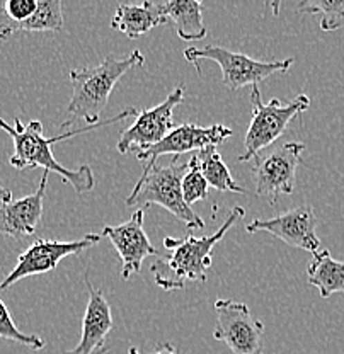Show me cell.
Wrapping results in <instances>:
<instances>
[{"label": "cell", "instance_id": "cell-20", "mask_svg": "<svg viewBox=\"0 0 344 354\" xmlns=\"http://www.w3.org/2000/svg\"><path fill=\"white\" fill-rule=\"evenodd\" d=\"M64 0H39L38 10L29 21L22 22L17 32H60L64 29Z\"/></svg>", "mask_w": 344, "mask_h": 354}, {"label": "cell", "instance_id": "cell-1", "mask_svg": "<svg viewBox=\"0 0 344 354\" xmlns=\"http://www.w3.org/2000/svg\"><path fill=\"white\" fill-rule=\"evenodd\" d=\"M138 111L135 108H127L123 113L116 114V116L109 118L106 121H99L96 124H87V127L80 128V130H70L64 131L60 135L53 136V138H46L43 135V124L42 121H31L28 124H22L19 118H14V124H9L6 120L0 118V128L12 138L14 142V153L10 157L9 164L17 171H28V169L43 167L48 172H57L62 177L64 183H69L77 193H89L94 189L96 179L94 172L89 165H80L77 169H66L60 162L55 158L51 145L64 140H70L73 136L84 135V133L101 128L105 124L116 123V121L127 120L128 116H136Z\"/></svg>", "mask_w": 344, "mask_h": 354}, {"label": "cell", "instance_id": "cell-10", "mask_svg": "<svg viewBox=\"0 0 344 354\" xmlns=\"http://www.w3.org/2000/svg\"><path fill=\"white\" fill-rule=\"evenodd\" d=\"M99 241H101V235L98 234H87L82 239H79V241L72 242L44 241V239H39V241L31 243L17 257L16 268L0 283V290H7L14 283L28 278V276L44 274V272L53 271V269H57V266L62 259L73 256V254H82L84 250L91 249L96 243H99Z\"/></svg>", "mask_w": 344, "mask_h": 354}, {"label": "cell", "instance_id": "cell-14", "mask_svg": "<svg viewBox=\"0 0 344 354\" xmlns=\"http://www.w3.org/2000/svg\"><path fill=\"white\" fill-rule=\"evenodd\" d=\"M86 286L89 300L82 320V337L73 349L64 354H106L108 353V335L113 329V313L105 295L89 279L86 272Z\"/></svg>", "mask_w": 344, "mask_h": 354}, {"label": "cell", "instance_id": "cell-21", "mask_svg": "<svg viewBox=\"0 0 344 354\" xmlns=\"http://www.w3.org/2000/svg\"><path fill=\"white\" fill-rule=\"evenodd\" d=\"M298 12L319 14L320 29L336 31L344 22V0H300Z\"/></svg>", "mask_w": 344, "mask_h": 354}, {"label": "cell", "instance_id": "cell-6", "mask_svg": "<svg viewBox=\"0 0 344 354\" xmlns=\"http://www.w3.org/2000/svg\"><path fill=\"white\" fill-rule=\"evenodd\" d=\"M184 58L194 66L196 72L201 73V62L212 60L220 66L224 86L230 92L239 91L246 86H257L275 73H287L293 65V58L280 62H259L244 53L227 50L221 46L208 44L205 48H186Z\"/></svg>", "mask_w": 344, "mask_h": 354}, {"label": "cell", "instance_id": "cell-3", "mask_svg": "<svg viewBox=\"0 0 344 354\" xmlns=\"http://www.w3.org/2000/svg\"><path fill=\"white\" fill-rule=\"evenodd\" d=\"M145 64V57L138 50L132 51L127 58H106L102 64L86 68H73L70 72L72 99L69 102V118L62 123V130L70 131L77 121L89 124L99 123L101 113L106 109L109 95L121 77L132 68H138Z\"/></svg>", "mask_w": 344, "mask_h": 354}, {"label": "cell", "instance_id": "cell-5", "mask_svg": "<svg viewBox=\"0 0 344 354\" xmlns=\"http://www.w3.org/2000/svg\"><path fill=\"white\" fill-rule=\"evenodd\" d=\"M251 102H253V120L244 138V152L237 158L239 162L254 160L262 149L275 143L283 135L295 118L310 108V97L307 94H298L288 104H281L276 97L266 104L262 102L257 86H253Z\"/></svg>", "mask_w": 344, "mask_h": 354}, {"label": "cell", "instance_id": "cell-12", "mask_svg": "<svg viewBox=\"0 0 344 354\" xmlns=\"http://www.w3.org/2000/svg\"><path fill=\"white\" fill-rule=\"evenodd\" d=\"M317 223H319V220H317L312 206L302 205L281 213L275 218H257L251 221L246 227V232L247 234L268 232V234L283 241L287 245L316 254L317 250H320V241L316 234Z\"/></svg>", "mask_w": 344, "mask_h": 354}, {"label": "cell", "instance_id": "cell-22", "mask_svg": "<svg viewBox=\"0 0 344 354\" xmlns=\"http://www.w3.org/2000/svg\"><path fill=\"white\" fill-rule=\"evenodd\" d=\"M181 187H183V198L188 206L194 205L196 201H201V199L208 196L210 184L203 176L201 169H199V162L196 155H193L188 162V171L183 176V180H181Z\"/></svg>", "mask_w": 344, "mask_h": 354}, {"label": "cell", "instance_id": "cell-26", "mask_svg": "<svg viewBox=\"0 0 344 354\" xmlns=\"http://www.w3.org/2000/svg\"><path fill=\"white\" fill-rule=\"evenodd\" d=\"M0 201L2 203L12 201V193H10L9 189H6L3 186H0Z\"/></svg>", "mask_w": 344, "mask_h": 354}, {"label": "cell", "instance_id": "cell-19", "mask_svg": "<svg viewBox=\"0 0 344 354\" xmlns=\"http://www.w3.org/2000/svg\"><path fill=\"white\" fill-rule=\"evenodd\" d=\"M196 157H198L199 169H201L203 176L208 180L210 186L215 187L217 191H221V193L249 194L246 187L239 186L235 183L227 164L224 162L221 155L218 153L217 147H206V149L199 150Z\"/></svg>", "mask_w": 344, "mask_h": 354}, {"label": "cell", "instance_id": "cell-24", "mask_svg": "<svg viewBox=\"0 0 344 354\" xmlns=\"http://www.w3.org/2000/svg\"><path fill=\"white\" fill-rule=\"evenodd\" d=\"M128 354H179V353L176 351V348H174L172 344H169V342H162V344L159 346L154 353H142V351H138L136 348H133V346H129Z\"/></svg>", "mask_w": 344, "mask_h": 354}, {"label": "cell", "instance_id": "cell-18", "mask_svg": "<svg viewBox=\"0 0 344 354\" xmlns=\"http://www.w3.org/2000/svg\"><path fill=\"white\" fill-rule=\"evenodd\" d=\"M309 283L319 290L320 297L329 298L334 293H344V263L334 259L325 249L314 254L307 269Z\"/></svg>", "mask_w": 344, "mask_h": 354}, {"label": "cell", "instance_id": "cell-15", "mask_svg": "<svg viewBox=\"0 0 344 354\" xmlns=\"http://www.w3.org/2000/svg\"><path fill=\"white\" fill-rule=\"evenodd\" d=\"M48 174L44 171L38 191L17 201L2 203L0 206V234L22 241L36 232L43 216V199L46 193Z\"/></svg>", "mask_w": 344, "mask_h": 354}, {"label": "cell", "instance_id": "cell-17", "mask_svg": "<svg viewBox=\"0 0 344 354\" xmlns=\"http://www.w3.org/2000/svg\"><path fill=\"white\" fill-rule=\"evenodd\" d=\"M162 14L176 24L177 36L184 41L206 38L203 24V0H168L162 3Z\"/></svg>", "mask_w": 344, "mask_h": 354}, {"label": "cell", "instance_id": "cell-13", "mask_svg": "<svg viewBox=\"0 0 344 354\" xmlns=\"http://www.w3.org/2000/svg\"><path fill=\"white\" fill-rule=\"evenodd\" d=\"M143 216H145V212L140 208L125 223L118 227H105L102 230V235L109 239L116 252L120 254L121 263H123V268H121L123 279L138 274L147 257L159 256L157 249L152 245L149 235L143 230Z\"/></svg>", "mask_w": 344, "mask_h": 354}, {"label": "cell", "instance_id": "cell-25", "mask_svg": "<svg viewBox=\"0 0 344 354\" xmlns=\"http://www.w3.org/2000/svg\"><path fill=\"white\" fill-rule=\"evenodd\" d=\"M281 2L283 0H266V10L271 9L273 16H280V9H281Z\"/></svg>", "mask_w": 344, "mask_h": 354}, {"label": "cell", "instance_id": "cell-23", "mask_svg": "<svg viewBox=\"0 0 344 354\" xmlns=\"http://www.w3.org/2000/svg\"><path fill=\"white\" fill-rule=\"evenodd\" d=\"M0 337L6 339V341L19 342V344L28 346V348L36 349V351L44 348V341L39 335L24 334V332L19 330V327L14 324L12 317H10L9 310H7L2 300H0Z\"/></svg>", "mask_w": 344, "mask_h": 354}, {"label": "cell", "instance_id": "cell-7", "mask_svg": "<svg viewBox=\"0 0 344 354\" xmlns=\"http://www.w3.org/2000/svg\"><path fill=\"white\" fill-rule=\"evenodd\" d=\"M303 152V143L288 142L266 157L257 155L253 164V177L256 184L254 194L269 199V203L275 206L281 194L293 193L295 177Z\"/></svg>", "mask_w": 344, "mask_h": 354}, {"label": "cell", "instance_id": "cell-16", "mask_svg": "<svg viewBox=\"0 0 344 354\" xmlns=\"http://www.w3.org/2000/svg\"><path fill=\"white\" fill-rule=\"evenodd\" d=\"M169 19L162 14V7L152 0H143L138 6L121 3L111 21V28L127 35L129 39H136L157 26L165 24Z\"/></svg>", "mask_w": 344, "mask_h": 354}, {"label": "cell", "instance_id": "cell-8", "mask_svg": "<svg viewBox=\"0 0 344 354\" xmlns=\"http://www.w3.org/2000/svg\"><path fill=\"white\" fill-rule=\"evenodd\" d=\"M217 322L213 337L224 341L232 354H262L264 326L242 301H215Z\"/></svg>", "mask_w": 344, "mask_h": 354}, {"label": "cell", "instance_id": "cell-11", "mask_svg": "<svg viewBox=\"0 0 344 354\" xmlns=\"http://www.w3.org/2000/svg\"><path fill=\"white\" fill-rule=\"evenodd\" d=\"M230 128L225 124H213V127H198L193 123H184L174 127L164 138L145 152L136 153V158L143 164V171H149L157 164V158L162 155H174L179 157L181 153L193 152V150H203L206 147H217L221 142L232 136Z\"/></svg>", "mask_w": 344, "mask_h": 354}, {"label": "cell", "instance_id": "cell-4", "mask_svg": "<svg viewBox=\"0 0 344 354\" xmlns=\"http://www.w3.org/2000/svg\"><path fill=\"white\" fill-rule=\"evenodd\" d=\"M186 171L188 164H181L179 157H174L171 165L155 164L149 171L142 172V177L125 203L128 206H142V208L159 205L183 221L190 230H198V228L203 230L205 221L191 206L186 205L183 198L181 180Z\"/></svg>", "mask_w": 344, "mask_h": 354}, {"label": "cell", "instance_id": "cell-9", "mask_svg": "<svg viewBox=\"0 0 344 354\" xmlns=\"http://www.w3.org/2000/svg\"><path fill=\"white\" fill-rule=\"evenodd\" d=\"M186 94L184 87H176L171 94L165 97L164 102L157 104L155 108L138 111L135 123L121 133L118 140V152L121 155L133 152H145L155 143L161 142L165 135L174 128V109L183 104Z\"/></svg>", "mask_w": 344, "mask_h": 354}, {"label": "cell", "instance_id": "cell-2", "mask_svg": "<svg viewBox=\"0 0 344 354\" xmlns=\"http://www.w3.org/2000/svg\"><path fill=\"white\" fill-rule=\"evenodd\" d=\"M246 215L244 208L234 206L217 232L206 237L188 235L186 239H164V247L168 254L157 256L155 263L150 266L155 285L165 291L183 290L186 283L199 281L205 283L208 269L212 268V252L227 232Z\"/></svg>", "mask_w": 344, "mask_h": 354}]
</instances>
